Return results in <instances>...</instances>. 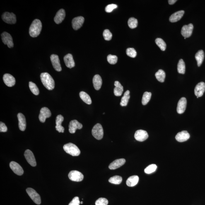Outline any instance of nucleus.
<instances>
[{
    "label": "nucleus",
    "mask_w": 205,
    "mask_h": 205,
    "mask_svg": "<svg viewBox=\"0 0 205 205\" xmlns=\"http://www.w3.org/2000/svg\"><path fill=\"white\" fill-rule=\"evenodd\" d=\"M40 78L43 84L48 90L53 89L55 87V82L53 79L48 73H41Z\"/></svg>",
    "instance_id": "nucleus-1"
},
{
    "label": "nucleus",
    "mask_w": 205,
    "mask_h": 205,
    "mask_svg": "<svg viewBox=\"0 0 205 205\" xmlns=\"http://www.w3.org/2000/svg\"><path fill=\"white\" fill-rule=\"evenodd\" d=\"M42 29V23L40 20L35 19L32 22L31 25L29 33L31 37H36L40 35Z\"/></svg>",
    "instance_id": "nucleus-2"
},
{
    "label": "nucleus",
    "mask_w": 205,
    "mask_h": 205,
    "mask_svg": "<svg viewBox=\"0 0 205 205\" xmlns=\"http://www.w3.org/2000/svg\"><path fill=\"white\" fill-rule=\"evenodd\" d=\"M63 148L64 151L73 156H78L81 152L78 147L73 143H69L64 145Z\"/></svg>",
    "instance_id": "nucleus-3"
},
{
    "label": "nucleus",
    "mask_w": 205,
    "mask_h": 205,
    "mask_svg": "<svg viewBox=\"0 0 205 205\" xmlns=\"http://www.w3.org/2000/svg\"><path fill=\"white\" fill-rule=\"evenodd\" d=\"M92 134L95 139H102L103 136V130L102 126L100 124H97L92 129Z\"/></svg>",
    "instance_id": "nucleus-4"
},
{
    "label": "nucleus",
    "mask_w": 205,
    "mask_h": 205,
    "mask_svg": "<svg viewBox=\"0 0 205 205\" xmlns=\"http://www.w3.org/2000/svg\"><path fill=\"white\" fill-rule=\"evenodd\" d=\"M26 192L31 199L34 203L38 205L41 203V198L39 194L34 189L29 188L26 189Z\"/></svg>",
    "instance_id": "nucleus-5"
},
{
    "label": "nucleus",
    "mask_w": 205,
    "mask_h": 205,
    "mask_svg": "<svg viewBox=\"0 0 205 205\" xmlns=\"http://www.w3.org/2000/svg\"><path fill=\"white\" fill-rule=\"evenodd\" d=\"M2 18L3 21L7 24H14L16 22V15L12 13L6 12L3 13Z\"/></svg>",
    "instance_id": "nucleus-6"
},
{
    "label": "nucleus",
    "mask_w": 205,
    "mask_h": 205,
    "mask_svg": "<svg viewBox=\"0 0 205 205\" xmlns=\"http://www.w3.org/2000/svg\"><path fill=\"white\" fill-rule=\"evenodd\" d=\"M68 175L70 180L75 182H81L84 179L83 174L77 171H71Z\"/></svg>",
    "instance_id": "nucleus-7"
},
{
    "label": "nucleus",
    "mask_w": 205,
    "mask_h": 205,
    "mask_svg": "<svg viewBox=\"0 0 205 205\" xmlns=\"http://www.w3.org/2000/svg\"><path fill=\"white\" fill-rule=\"evenodd\" d=\"M2 40L3 43L7 44L9 48H12L13 47L14 44L12 37L9 33L6 32H3L1 34Z\"/></svg>",
    "instance_id": "nucleus-8"
},
{
    "label": "nucleus",
    "mask_w": 205,
    "mask_h": 205,
    "mask_svg": "<svg viewBox=\"0 0 205 205\" xmlns=\"http://www.w3.org/2000/svg\"><path fill=\"white\" fill-rule=\"evenodd\" d=\"M51 113L50 110L47 107H42L41 109L40 114L39 115V120L41 122H45L46 119L51 117Z\"/></svg>",
    "instance_id": "nucleus-9"
},
{
    "label": "nucleus",
    "mask_w": 205,
    "mask_h": 205,
    "mask_svg": "<svg viewBox=\"0 0 205 205\" xmlns=\"http://www.w3.org/2000/svg\"><path fill=\"white\" fill-rule=\"evenodd\" d=\"M24 155L25 158L28 162V163L30 164L32 166L35 167L37 165L36 162L35 157L32 152L30 150H25Z\"/></svg>",
    "instance_id": "nucleus-10"
},
{
    "label": "nucleus",
    "mask_w": 205,
    "mask_h": 205,
    "mask_svg": "<svg viewBox=\"0 0 205 205\" xmlns=\"http://www.w3.org/2000/svg\"><path fill=\"white\" fill-rule=\"evenodd\" d=\"M194 25L192 24H189V25H184L182 27L181 30V34L184 38L190 37L192 34Z\"/></svg>",
    "instance_id": "nucleus-11"
},
{
    "label": "nucleus",
    "mask_w": 205,
    "mask_h": 205,
    "mask_svg": "<svg viewBox=\"0 0 205 205\" xmlns=\"http://www.w3.org/2000/svg\"><path fill=\"white\" fill-rule=\"evenodd\" d=\"M134 136L137 141L143 142L148 139V135L146 131L139 130L136 131Z\"/></svg>",
    "instance_id": "nucleus-12"
},
{
    "label": "nucleus",
    "mask_w": 205,
    "mask_h": 205,
    "mask_svg": "<svg viewBox=\"0 0 205 205\" xmlns=\"http://www.w3.org/2000/svg\"><path fill=\"white\" fill-rule=\"evenodd\" d=\"M84 21L83 17L80 16L73 19L72 21V25L75 30H78L81 28Z\"/></svg>",
    "instance_id": "nucleus-13"
},
{
    "label": "nucleus",
    "mask_w": 205,
    "mask_h": 205,
    "mask_svg": "<svg viewBox=\"0 0 205 205\" xmlns=\"http://www.w3.org/2000/svg\"><path fill=\"white\" fill-rule=\"evenodd\" d=\"M50 59L53 67L54 69L57 71H62V67L59 56L57 55L52 54L51 56Z\"/></svg>",
    "instance_id": "nucleus-14"
},
{
    "label": "nucleus",
    "mask_w": 205,
    "mask_h": 205,
    "mask_svg": "<svg viewBox=\"0 0 205 205\" xmlns=\"http://www.w3.org/2000/svg\"><path fill=\"white\" fill-rule=\"evenodd\" d=\"M10 168L15 174L18 175H21L24 173L23 169L19 164L15 162H11L10 164Z\"/></svg>",
    "instance_id": "nucleus-15"
},
{
    "label": "nucleus",
    "mask_w": 205,
    "mask_h": 205,
    "mask_svg": "<svg viewBox=\"0 0 205 205\" xmlns=\"http://www.w3.org/2000/svg\"><path fill=\"white\" fill-rule=\"evenodd\" d=\"M82 128H83L82 124L76 120L71 121L70 122L69 131L70 133L72 134L75 133L77 129H81Z\"/></svg>",
    "instance_id": "nucleus-16"
},
{
    "label": "nucleus",
    "mask_w": 205,
    "mask_h": 205,
    "mask_svg": "<svg viewBox=\"0 0 205 205\" xmlns=\"http://www.w3.org/2000/svg\"><path fill=\"white\" fill-rule=\"evenodd\" d=\"M187 101L186 98L182 97L178 102L177 111L178 113L182 114L185 112L187 107Z\"/></svg>",
    "instance_id": "nucleus-17"
},
{
    "label": "nucleus",
    "mask_w": 205,
    "mask_h": 205,
    "mask_svg": "<svg viewBox=\"0 0 205 205\" xmlns=\"http://www.w3.org/2000/svg\"><path fill=\"white\" fill-rule=\"evenodd\" d=\"M3 79L5 84L8 87H13L16 83L15 78L12 75L9 74H6L3 75Z\"/></svg>",
    "instance_id": "nucleus-18"
},
{
    "label": "nucleus",
    "mask_w": 205,
    "mask_h": 205,
    "mask_svg": "<svg viewBox=\"0 0 205 205\" xmlns=\"http://www.w3.org/2000/svg\"><path fill=\"white\" fill-rule=\"evenodd\" d=\"M205 90V84L201 82L196 85L194 89V94L197 97H201L204 94Z\"/></svg>",
    "instance_id": "nucleus-19"
},
{
    "label": "nucleus",
    "mask_w": 205,
    "mask_h": 205,
    "mask_svg": "<svg viewBox=\"0 0 205 205\" xmlns=\"http://www.w3.org/2000/svg\"><path fill=\"white\" fill-rule=\"evenodd\" d=\"M190 138L189 133L187 131H183L177 133L175 139L179 142H184L187 141Z\"/></svg>",
    "instance_id": "nucleus-20"
},
{
    "label": "nucleus",
    "mask_w": 205,
    "mask_h": 205,
    "mask_svg": "<svg viewBox=\"0 0 205 205\" xmlns=\"http://www.w3.org/2000/svg\"><path fill=\"white\" fill-rule=\"evenodd\" d=\"M19 121V128L20 130L24 131L26 129V122L25 116L21 113H19L17 115Z\"/></svg>",
    "instance_id": "nucleus-21"
},
{
    "label": "nucleus",
    "mask_w": 205,
    "mask_h": 205,
    "mask_svg": "<svg viewBox=\"0 0 205 205\" xmlns=\"http://www.w3.org/2000/svg\"><path fill=\"white\" fill-rule=\"evenodd\" d=\"M125 160L124 158L116 160L110 164L109 166V168L111 170H116V169L122 166L125 163Z\"/></svg>",
    "instance_id": "nucleus-22"
},
{
    "label": "nucleus",
    "mask_w": 205,
    "mask_h": 205,
    "mask_svg": "<svg viewBox=\"0 0 205 205\" xmlns=\"http://www.w3.org/2000/svg\"><path fill=\"white\" fill-rule=\"evenodd\" d=\"M66 15V12L64 9H61L59 10L54 17L55 22L57 24L61 23L64 20Z\"/></svg>",
    "instance_id": "nucleus-23"
},
{
    "label": "nucleus",
    "mask_w": 205,
    "mask_h": 205,
    "mask_svg": "<svg viewBox=\"0 0 205 205\" xmlns=\"http://www.w3.org/2000/svg\"><path fill=\"white\" fill-rule=\"evenodd\" d=\"M64 59L65 64L67 67L71 68L74 67L75 62L72 54H66L64 56Z\"/></svg>",
    "instance_id": "nucleus-24"
},
{
    "label": "nucleus",
    "mask_w": 205,
    "mask_h": 205,
    "mask_svg": "<svg viewBox=\"0 0 205 205\" xmlns=\"http://www.w3.org/2000/svg\"><path fill=\"white\" fill-rule=\"evenodd\" d=\"M64 117L62 115H58L56 119V130L59 133H64V128L62 126V123L64 121Z\"/></svg>",
    "instance_id": "nucleus-25"
},
{
    "label": "nucleus",
    "mask_w": 205,
    "mask_h": 205,
    "mask_svg": "<svg viewBox=\"0 0 205 205\" xmlns=\"http://www.w3.org/2000/svg\"><path fill=\"white\" fill-rule=\"evenodd\" d=\"M184 13V10H180L172 14L169 19L171 23H175L179 21L182 18Z\"/></svg>",
    "instance_id": "nucleus-26"
},
{
    "label": "nucleus",
    "mask_w": 205,
    "mask_h": 205,
    "mask_svg": "<svg viewBox=\"0 0 205 205\" xmlns=\"http://www.w3.org/2000/svg\"><path fill=\"white\" fill-rule=\"evenodd\" d=\"M93 86L95 90H100L102 84V80L101 77L98 75H96L93 79Z\"/></svg>",
    "instance_id": "nucleus-27"
},
{
    "label": "nucleus",
    "mask_w": 205,
    "mask_h": 205,
    "mask_svg": "<svg viewBox=\"0 0 205 205\" xmlns=\"http://www.w3.org/2000/svg\"><path fill=\"white\" fill-rule=\"evenodd\" d=\"M114 84L115 86L114 90V95L116 96H121L124 91V88L122 85L118 81H116Z\"/></svg>",
    "instance_id": "nucleus-28"
},
{
    "label": "nucleus",
    "mask_w": 205,
    "mask_h": 205,
    "mask_svg": "<svg viewBox=\"0 0 205 205\" xmlns=\"http://www.w3.org/2000/svg\"><path fill=\"white\" fill-rule=\"evenodd\" d=\"M139 178L137 175H133L130 177L126 181V185L130 187L135 186L138 183Z\"/></svg>",
    "instance_id": "nucleus-29"
},
{
    "label": "nucleus",
    "mask_w": 205,
    "mask_h": 205,
    "mask_svg": "<svg viewBox=\"0 0 205 205\" xmlns=\"http://www.w3.org/2000/svg\"><path fill=\"white\" fill-rule=\"evenodd\" d=\"M195 59L197 62V65L198 66H201L202 64L204 61V51L202 50H199L196 53L195 56Z\"/></svg>",
    "instance_id": "nucleus-30"
},
{
    "label": "nucleus",
    "mask_w": 205,
    "mask_h": 205,
    "mask_svg": "<svg viewBox=\"0 0 205 205\" xmlns=\"http://www.w3.org/2000/svg\"><path fill=\"white\" fill-rule=\"evenodd\" d=\"M130 92L128 90L125 92L124 96L121 98L120 103V105L122 107H125L127 106L130 98Z\"/></svg>",
    "instance_id": "nucleus-31"
},
{
    "label": "nucleus",
    "mask_w": 205,
    "mask_h": 205,
    "mask_svg": "<svg viewBox=\"0 0 205 205\" xmlns=\"http://www.w3.org/2000/svg\"><path fill=\"white\" fill-rule=\"evenodd\" d=\"M80 96L83 101L88 105H90L92 103V100L89 95L85 92L82 91L80 92Z\"/></svg>",
    "instance_id": "nucleus-32"
},
{
    "label": "nucleus",
    "mask_w": 205,
    "mask_h": 205,
    "mask_svg": "<svg viewBox=\"0 0 205 205\" xmlns=\"http://www.w3.org/2000/svg\"><path fill=\"white\" fill-rule=\"evenodd\" d=\"M177 71L180 74H184L185 71V65L183 60L180 59L177 65Z\"/></svg>",
    "instance_id": "nucleus-33"
},
{
    "label": "nucleus",
    "mask_w": 205,
    "mask_h": 205,
    "mask_svg": "<svg viewBox=\"0 0 205 205\" xmlns=\"http://www.w3.org/2000/svg\"><path fill=\"white\" fill-rule=\"evenodd\" d=\"M155 77L158 81L161 83H163L165 81L166 74L165 72L163 70L160 69L155 74Z\"/></svg>",
    "instance_id": "nucleus-34"
},
{
    "label": "nucleus",
    "mask_w": 205,
    "mask_h": 205,
    "mask_svg": "<svg viewBox=\"0 0 205 205\" xmlns=\"http://www.w3.org/2000/svg\"><path fill=\"white\" fill-rule=\"evenodd\" d=\"M151 95L152 93L150 92H144L142 100V103L143 105H146L148 103L151 98Z\"/></svg>",
    "instance_id": "nucleus-35"
},
{
    "label": "nucleus",
    "mask_w": 205,
    "mask_h": 205,
    "mask_svg": "<svg viewBox=\"0 0 205 205\" xmlns=\"http://www.w3.org/2000/svg\"><path fill=\"white\" fill-rule=\"evenodd\" d=\"M122 181V177L119 175L114 176L111 177L109 180V182L111 183L116 184H121Z\"/></svg>",
    "instance_id": "nucleus-36"
},
{
    "label": "nucleus",
    "mask_w": 205,
    "mask_h": 205,
    "mask_svg": "<svg viewBox=\"0 0 205 205\" xmlns=\"http://www.w3.org/2000/svg\"><path fill=\"white\" fill-rule=\"evenodd\" d=\"M155 43L162 51L165 50L166 48V44L163 39L161 38H157L155 40Z\"/></svg>",
    "instance_id": "nucleus-37"
},
{
    "label": "nucleus",
    "mask_w": 205,
    "mask_h": 205,
    "mask_svg": "<svg viewBox=\"0 0 205 205\" xmlns=\"http://www.w3.org/2000/svg\"><path fill=\"white\" fill-rule=\"evenodd\" d=\"M29 87H30L31 91L34 94L36 95L39 94V89L35 83L31 81L30 82V83H29Z\"/></svg>",
    "instance_id": "nucleus-38"
},
{
    "label": "nucleus",
    "mask_w": 205,
    "mask_h": 205,
    "mask_svg": "<svg viewBox=\"0 0 205 205\" xmlns=\"http://www.w3.org/2000/svg\"><path fill=\"white\" fill-rule=\"evenodd\" d=\"M128 25L131 29H134L137 27L138 22L137 20L134 18H130L128 22Z\"/></svg>",
    "instance_id": "nucleus-39"
},
{
    "label": "nucleus",
    "mask_w": 205,
    "mask_h": 205,
    "mask_svg": "<svg viewBox=\"0 0 205 205\" xmlns=\"http://www.w3.org/2000/svg\"><path fill=\"white\" fill-rule=\"evenodd\" d=\"M157 169V165L155 164H152V165L148 166L145 169L144 172L146 174H151L155 172Z\"/></svg>",
    "instance_id": "nucleus-40"
},
{
    "label": "nucleus",
    "mask_w": 205,
    "mask_h": 205,
    "mask_svg": "<svg viewBox=\"0 0 205 205\" xmlns=\"http://www.w3.org/2000/svg\"><path fill=\"white\" fill-rule=\"evenodd\" d=\"M118 58L117 56L109 54L107 57V61L111 64H115L117 62Z\"/></svg>",
    "instance_id": "nucleus-41"
},
{
    "label": "nucleus",
    "mask_w": 205,
    "mask_h": 205,
    "mask_svg": "<svg viewBox=\"0 0 205 205\" xmlns=\"http://www.w3.org/2000/svg\"><path fill=\"white\" fill-rule=\"evenodd\" d=\"M126 53L130 57L134 58L136 57L137 52L133 48H128L126 50Z\"/></svg>",
    "instance_id": "nucleus-42"
},
{
    "label": "nucleus",
    "mask_w": 205,
    "mask_h": 205,
    "mask_svg": "<svg viewBox=\"0 0 205 205\" xmlns=\"http://www.w3.org/2000/svg\"><path fill=\"white\" fill-rule=\"evenodd\" d=\"M103 36L106 40L109 41L112 40V34L108 30H106L104 31Z\"/></svg>",
    "instance_id": "nucleus-43"
},
{
    "label": "nucleus",
    "mask_w": 205,
    "mask_h": 205,
    "mask_svg": "<svg viewBox=\"0 0 205 205\" xmlns=\"http://www.w3.org/2000/svg\"><path fill=\"white\" fill-rule=\"evenodd\" d=\"M95 205H107L108 201L105 198H100L95 202Z\"/></svg>",
    "instance_id": "nucleus-44"
},
{
    "label": "nucleus",
    "mask_w": 205,
    "mask_h": 205,
    "mask_svg": "<svg viewBox=\"0 0 205 205\" xmlns=\"http://www.w3.org/2000/svg\"><path fill=\"white\" fill-rule=\"evenodd\" d=\"M117 7V5L114 4H111L107 5L106 7L105 11L107 13H111L112 11L113 10Z\"/></svg>",
    "instance_id": "nucleus-45"
},
{
    "label": "nucleus",
    "mask_w": 205,
    "mask_h": 205,
    "mask_svg": "<svg viewBox=\"0 0 205 205\" xmlns=\"http://www.w3.org/2000/svg\"><path fill=\"white\" fill-rule=\"evenodd\" d=\"M80 203L79 198L78 197H75L68 205H80Z\"/></svg>",
    "instance_id": "nucleus-46"
},
{
    "label": "nucleus",
    "mask_w": 205,
    "mask_h": 205,
    "mask_svg": "<svg viewBox=\"0 0 205 205\" xmlns=\"http://www.w3.org/2000/svg\"><path fill=\"white\" fill-rule=\"evenodd\" d=\"M7 131V128L6 125L2 122H0V131L1 132H6Z\"/></svg>",
    "instance_id": "nucleus-47"
},
{
    "label": "nucleus",
    "mask_w": 205,
    "mask_h": 205,
    "mask_svg": "<svg viewBox=\"0 0 205 205\" xmlns=\"http://www.w3.org/2000/svg\"><path fill=\"white\" fill-rule=\"evenodd\" d=\"M177 1L176 0H169L168 1V3L170 5H173Z\"/></svg>",
    "instance_id": "nucleus-48"
},
{
    "label": "nucleus",
    "mask_w": 205,
    "mask_h": 205,
    "mask_svg": "<svg viewBox=\"0 0 205 205\" xmlns=\"http://www.w3.org/2000/svg\"><path fill=\"white\" fill-rule=\"evenodd\" d=\"M81 204H83V201H81Z\"/></svg>",
    "instance_id": "nucleus-49"
},
{
    "label": "nucleus",
    "mask_w": 205,
    "mask_h": 205,
    "mask_svg": "<svg viewBox=\"0 0 205 205\" xmlns=\"http://www.w3.org/2000/svg\"><path fill=\"white\" fill-rule=\"evenodd\" d=\"M186 39V38H184V39Z\"/></svg>",
    "instance_id": "nucleus-50"
}]
</instances>
